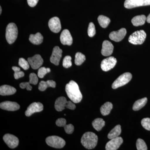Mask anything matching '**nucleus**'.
Returning <instances> with one entry per match:
<instances>
[{"label": "nucleus", "mask_w": 150, "mask_h": 150, "mask_svg": "<svg viewBox=\"0 0 150 150\" xmlns=\"http://www.w3.org/2000/svg\"><path fill=\"white\" fill-rule=\"evenodd\" d=\"M46 142L48 146L56 149H62L66 144L65 140L58 136H51L47 137Z\"/></svg>", "instance_id": "nucleus-6"}, {"label": "nucleus", "mask_w": 150, "mask_h": 150, "mask_svg": "<svg viewBox=\"0 0 150 150\" xmlns=\"http://www.w3.org/2000/svg\"><path fill=\"white\" fill-rule=\"evenodd\" d=\"M117 60L114 57L109 58L103 60L101 63V68L104 71H108L113 69L116 65Z\"/></svg>", "instance_id": "nucleus-9"}, {"label": "nucleus", "mask_w": 150, "mask_h": 150, "mask_svg": "<svg viewBox=\"0 0 150 150\" xmlns=\"http://www.w3.org/2000/svg\"><path fill=\"white\" fill-rule=\"evenodd\" d=\"M113 45L108 40H104L102 44L101 54L103 56H108L112 54L113 51Z\"/></svg>", "instance_id": "nucleus-19"}, {"label": "nucleus", "mask_w": 150, "mask_h": 150, "mask_svg": "<svg viewBox=\"0 0 150 150\" xmlns=\"http://www.w3.org/2000/svg\"><path fill=\"white\" fill-rule=\"evenodd\" d=\"M56 123L57 126L64 127L67 125V121L65 118H59L56 120Z\"/></svg>", "instance_id": "nucleus-39"}, {"label": "nucleus", "mask_w": 150, "mask_h": 150, "mask_svg": "<svg viewBox=\"0 0 150 150\" xmlns=\"http://www.w3.org/2000/svg\"><path fill=\"white\" fill-rule=\"evenodd\" d=\"M137 148L138 150H147L146 144L144 141L141 139H138L137 142Z\"/></svg>", "instance_id": "nucleus-31"}, {"label": "nucleus", "mask_w": 150, "mask_h": 150, "mask_svg": "<svg viewBox=\"0 0 150 150\" xmlns=\"http://www.w3.org/2000/svg\"><path fill=\"white\" fill-rule=\"evenodd\" d=\"M48 26L53 32L58 33L60 32L62 29V25L59 18L54 17L50 19L48 22Z\"/></svg>", "instance_id": "nucleus-14"}, {"label": "nucleus", "mask_w": 150, "mask_h": 150, "mask_svg": "<svg viewBox=\"0 0 150 150\" xmlns=\"http://www.w3.org/2000/svg\"><path fill=\"white\" fill-rule=\"evenodd\" d=\"M66 93L68 97L74 103L80 102L82 99V95L80 91L78 84L74 81H71L66 85Z\"/></svg>", "instance_id": "nucleus-1"}, {"label": "nucleus", "mask_w": 150, "mask_h": 150, "mask_svg": "<svg viewBox=\"0 0 150 150\" xmlns=\"http://www.w3.org/2000/svg\"><path fill=\"white\" fill-rule=\"evenodd\" d=\"M126 34V28H122L116 31L110 33L109 38L111 40L115 42H120L123 40Z\"/></svg>", "instance_id": "nucleus-16"}, {"label": "nucleus", "mask_w": 150, "mask_h": 150, "mask_svg": "<svg viewBox=\"0 0 150 150\" xmlns=\"http://www.w3.org/2000/svg\"><path fill=\"white\" fill-rule=\"evenodd\" d=\"M43 35L40 33H37L35 34H30L29 36L30 41L35 45H39L43 42Z\"/></svg>", "instance_id": "nucleus-22"}, {"label": "nucleus", "mask_w": 150, "mask_h": 150, "mask_svg": "<svg viewBox=\"0 0 150 150\" xmlns=\"http://www.w3.org/2000/svg\"><path fill=\"white\" fill-rule=\"evenodd\" d=\"M123 143V139L121 137L111 139L105 145V150H116L120 147Z\"/></svg>", "instance_id": "nucleus-12"}, {"label": "nucleus", "mask_w": 150, "mask_h": 150, "mask_svg": "<svg viewBox=\"0 0 150 150\" xmlns=\"http://www.w3.org/2000/svg\"><path fill=\"white\" fill-rule=\"evenodd\" d=\"M98 21L100 25L103 28H106L110 23V20L107 17L100 15L98 18Z\"/></svg>", "instance_id": "nucleus-28"}, {"label": "nucleus", "mask_w": 150, "mask_h": 150, "mask_svg": "<svg viewBox=\"0 0 150 150\" xmlns=\"http://www.w3.org/2000/svg\"><path fill=\"white\" fill-rule=\"evenodd\" d=\"M20 87L22 89L26 88L27 91H31L32 89V87L30 85L29 82L21 83L20 84Z\"/></svg>", "instance_id": "nucleus-40"}, {"label": "nucleus", "mask_w": 150, "mask_h": 150, "mask_svg": "<svg viewBox=\"0 0 150 150\" xmlns=\"http://www.w3.org/2000/svg\"><path fill=\"white\" fill-rule=\"evenodd\" d=\"M60 40L64 45L71 46L73 43V38L70 31L68 30L65 29L62 31L60 36Z\"/></svg>", "instance_id": "nucleus-17"}, {"label": "nucleus", "mask_w": 150, "mask_h": 150, "mask_svg": "<svg viewBox=\"0 0 150 150\" xmlns=\"http://www.w3.org/2000/svg\"><path fill=\"white\" fill-rule=\"evenodd\" d=\"M48 73L47 71V68L44 67H42L38 69V77L42 79L44 77V76Z\"/></svg>", "instance_id": "nucleus-37"}, {"label": "nucleus", "mask_w": 150, "mask_h": 150, "mask_svg": "<svg viewBox=\"0 0 150 150\" xmlns=\"http://www.w3.org/2000/svg\"><path fill=\"white\" fill-rule=\"evenodd\" d=\"M0 108L3 110L8 111H16L20 109L19 105L16 102L10 101H4L1 103Z\"/></svg>", "instance_id": "nucleus-18"}, {"label": "nucleus", "mask_w": 150, "mask_h": 150, "mask_svg": "<svg viewBox=\"0 0 150 150\" xmlns=\"http://www.w3.org/2000/svg\"><path fill=\"white\" fill-rule=\"evenodd\" d=\"M94 129L97 131H100L105 125V122L102 118H97L95 119L92 123Z\"/></svg>", "instance_id": "nucleus-26"}, {"label": "nucleus", "mask_w": 150, "mask_h": 150, "mask_svg": "<svg viewBox=\"0 0 150 150\" xmlns=\"http://www.w3.org/2000/svg\"><path fill=\"white\" fill-rule=\"evenodd\" d=\"M28 62L33 69H37L40 68L43 63V60L39 54H36L32 57L28 59Z\"/></svg>", "instance_id": "nucleus-13"}, {"label": "nucleus", "mask_w": 150, "mask_h": 150, "mask_svg": "<svg viewBox=\"0 0 150 150\" xmlns=\"http://www.w3.org/2000/svg\"><path fill=\"white\" fill-rule=\"evenodd\" d=\"M2 12V8L0 6V14H1Z\"/></svg>", "instance_id": "nucleus-44"}, {"label": "nucleus", "mask_w": 150, "mask_h": 150, "mask_svg": "<svg viewBox=\"0 0 150 150\" xmlns=\"http://www.w3.org/2000/svg\"><path fill=\"white\" fill-rule=\"evenodd\" d=\"M38 79L37 75L34 73H31L29 75V81L30 84L36 85L38 83Z\"/></svg>", "instance_id": "nucleus-36"}, {"label": "nucleus", "mask_w": 150, "mask_h": 150, "mask_svg": "<svg viewBox=\"0 0 150 150\" xmlns=\"http://www.w3.org/2000/svg\"><path fill=\"white\" fill-rule=\"evenodd\" d=\"M62 52L63 51L59 46H55L53 49L52 55L50 58L51 63L56 66L59 65V62L62 57Z\"/></svg>", "instance_id": "nucleus-15"}, {"label": "nucleus", "mask_w": 150, "mask_h": 150, "mask_svg": "<svg viewBox=\"0 0 150 150\" xmlns=\"http://www.w3.org/2000/svg\"><path fill=\"white\" fill-rule=\"evenodd\" d=\"M98 138L94 133L87 132L83 135L81 139V143L86 149H92L96 146Z\"/></svg>", "instance_id": "nucleus-2"}, {"label": "nucleus", "mask_w": 150, "mask_h": 150, "mask_svg": "<svg viewBox=\"0 0 150 150\" xmlns=\"http://www.w3.org/2000/svg\"><path fill=\"white\" fill-rule=\"evenodd\" d=\"M112 104L111 103L107 102L101 106L100 108V112L102 115H108L110 113L112 108Z\"/></svg>", "instance_id": "nucleus-27"}, {"label": "nucleus", "mask_w": 150, "mask_h": 150, "mask_svg": "<svg viewBox=\"0 0 150 150\" xmlns=\"http://www.w3.org/2000/svg\"><path fill=\"white\" fill-rule=\"evenodd\" d=\"M146 21L148 23H150V14L146 18Z\"/></svg>", "instance_id": "nucleus-42"}, {"label": "nucleus", "mask_w": 150, "mask_h": 150, "mask_svg": "<svg viewBox=\"0 0 150 150\" xmlns=\"http://www.w3.org/2000/svg\"><path fill=\"white\" fill-rule=\"evenodd\" d=\"M67 108L71 110H74L76 106L72 101H67L64 97H60L56 100L55 103V108L58 111H62Z\"/></svg>", "instance_id": "nucleus-3"}, {"label": "nucleus", "mask_w": 150, "mask_h": 150, "mask_svg": "<svg viewBox=\"0 0 150 150\" xmlns=\"http://www.w3.org/2000/svg\"><path fill=\"white\" fill-rule=\"evenodd\" d=\"M124 7L126 8L131 9L137 7L150 5V0H126Z\"/></svg>", "instance_id": "nucleus-8"}, {"label": "nucleus", "mask_w": 150, "mask_h": 150, "mask_svg": "<svg viewBox=\"0 0 150 150\" xmlns=\"http://www.w3.org/2000/svg\"><path fill=\"white\" fill-rule=\"evenodd\" d=\"M142 126L146 130L150 131V118H143L141 122Z\"/></svg>", "instance_id": "nucleus-35"}, {"label": "nucleus", "mask_w": 150, "mask_h": 150, "mask_svg": "<svg viewBox=\"0 0 150 150\" xmlns=\"http://www.w3.org/2000/svg\"><path fill=\"white\" fill-rule=\"evenodd\" d=\"M96 29L94 25L92 22L90 23L89 24L88 29V36L90 37H93L96 34Z\"/></svg>", "instance_id": "nucleus-34"}, {"label": "nucleus", "mask_w": 150, "mask_h": 150, "mask_svg": "<svg viewBox=\"0 0 150 150\" xmlns=\"http://www.w3.org/2000/svg\"><path fill=\"white\" fill-rule=\"evenodd\" d=\"M3 140L11 149L16 148L19 144L18 138L12 134H5L3 137Z\"/></svg>", "instance_id": "nucleus-11"}, {"label": "nucleus", "mask_w": 150, "mask_h": 150, "mask_svg": "<svg viewBox=\"0 0 150 150\" xmlns=\"http://www.w3.org/2000/svg\"><path fill=\"white\" fill-rule=\"evenodd\" d=\"M43 105L40 102H34L28 107L25 111V115L29 117L35 112H40L43 110Z\"/></svg>", "instance_id": "nucleus-10"}, {"label": "nucleus", "mask_w": 150, "mask_h": 150, "mask_svg": "<svg viewBox=\"0 0 150 150\" xmlns=\"http://www.w3.org/2000/svg\"><path fill=\"white\" fill-rule=\"evenodd\" d=\"M47 71L48 73H50L51 71V69L49 68H47Z\"/></svg>", "instance_id": "nucleus-43"}, {"label": "nucleus", "mask_w": 150, "mask_h": 150, "mask_svg": "<svg viewBox=\"0 0 150 150\" xmlns=\"http://www.w3.org/2000/svg\"><path fill=\"white\" fill-rule=\"evenodd\" d=\"M18 34V30L14 23H9L6 28V37L8 43L12 44L16 40Z\"/></svg>", "instance_id": "nucleus-4"}, {"label": "nucleus", "mask_w": 150, "mask_h": 150, "mask_svg": "<svg viewBox=\"0 0 150 150\" xmlns=\"http://www.w3.org/2000/svg\"><path fill=\"white\" fill-rule=\"evenodd\" d=\"M85 60L86 56L80 52H78L75 55V64L77 66H80Z\"/></svg>", "instance_id": "nucleus-29"}, {"label": "nucleus", "mask_w": 150, "mask_h": 150, "mask_svg": "<svg viewBox=\"0 0 150 150\" xmlns=\"http://www.w3.org/2000/svg\"><path fill=\"white\" fill-rule=\"evenodd\" d=\"M146 20V16L144 15H142L134 17L131 20V22L134 26H138L144 24Z\"/></svg>", "instance_id": "nucleus-23"}, {"label": "nucleus", "mask_w": 150, "mask_h": 150, "mask_svg": "<svg viewBox=\"0 0 150 150\" xmlns=\"http://www.w3.org/2000/svg\"><path fill=\"white\" fill-rule=\"evenodd\" d=\"M72 65L71 62V57L69 56H67L64 58L63 62V67L65 68H69Z\"/></svg>", "instance_id": "nucleus-33"}, {"label": "nucleus", "mask_w": 150, "mask_h": 150, "mask_svg": "<svg viewBox=\"0 0 150 150\" xmlns=\"http://www.w3.org/2000/svg\"><path fill=\"white\" fill-rule=\"evenodd\" d=\"M18 64L20 67L25 70L28 69L30 68V64L28 62L23 58H21L19 60Z\"/></svg>", "instance_id": "nucleus-32"}, {"label": "nucleus", "mask_w": 150, "mask_h": 150, "mask_svg": "<svg viewBox=\"0 0 150 150\" xmlns=\"http://www.w3.org/2000/svg\"><path fill=\"white\" fill-rule=\"evenodd\" d=\"M121 133V126L120 125H117L109 132V134L108 135V138L110 139H114V138L119 137Z\"/></svg>", "instance_id": "nucleus-24"}, {"label": "nucleus", "mask_w": 150, "mask_h": 150, "mask_svg": "<svg viewBox=\"0 0 150 150\" xmlns=\"http://www.w3.org/2000/svg\"><path fill=\"white\" fill-rule=\"evenodd\" d=\"M56 87V82L53 80H48L46 81H41L38 86V89L41 91L46 90L48 87H52L55 88Z\"/></svg>", "instance_id": "nucleus-21"}, {"label": "nucleus", "mask_w": 150, "mask_h": 150, "mask_svg": "<svg viewBox=\"0 0 150 150\" xmlns=\"http://www.w3.org/2000/svg\"><path fill=\"white\" fill-rule=\"evenodd\" d=\"M147 98H144L138 100L134 103L133 106V110L135 111H137L140 110L141 108L144 107L147 102Z\"/></svg>", "instance_id": "nucleus-25"}, {"label": "nucleus", "mask_w": 150, "mask_h": 150, "mask_svg": "<svg viewBox=\"0 0 150 150\" xmlns=\"http://www.w3.org/2000/svg\"><path fill=\"white\" fill-rule=\"evenodd\" d=\"M39 0H27L28 4L30 6L33 7L37 5Z\"/></svg>", "instance_id": "nucleus-41"}, {"label": "nucleus", "mask_w": 150, "mask_h": 150, "mask_svg": "<svg viewBox=\"0 0 150 150\" xmlns=\"http://www.w3.org/2000/svg\"><path fill=\"white\" fill-rule=\"evenodd\" d=\"M146 37V34L144 30H137L130 35L129 41L134 45H141L144 42Z\"/></svg>", "instance_id": "nucleus-5"}, {"label": "nucleus", "mask_w": 150, "mask_h": 150, "mask_svg": "<svg viewBox=\"0 0 150 150\" xmlns=\"http://www.w3.org/2000/svg\"><path fill=\"white\" fill-rule=\"evenodd\" d=\"M65 132L67 134H72L74 131V126L72 124H68L66 125L64 127Z\"/></svg>", "instance_id": "nucleus-38"}, {"label": "nucleus", "mask_w": 150, "mask_h": 150, "mask_svg": "<svg viewBox=\"0 0 150 150\" xmlns=\"http://www.w3.org/2000/svg\"><path fill=\"white\" fill-rule=\"evenodd\" d=\"M12 69L14 71V76L16 79H18L19 78L23 77L24 76V73L23 72L21 71L20 69L18 67H12Z\"/></svg>", "instance_id": "nucleus-30"}, {"label": "nucleus", "mask_w": 150, "mask_h": 150, "mask_svg": "<svg viewBox=\"0 0 150 150\" xmlns=\"http://www.w3.org/2000/svg\"><path fill=\"white\" fill-rule=\"evenodd\" d=\"M16 92V89L10 86L4 85L0 87V95L1 96L12 95Z\"/></svg>", "instance_id": "nucleus-20"}, {"label": "nucleus", "mask_w": 150, "mask_h": 150, "mask_svg": "<svg viewBox=\"0 0 150 150\" xmlns=\"http://www.w3.org/2000/svg\"><path fill=\"white\" fill-rule=\"evenodd\" d=\"M132 78V75L131 73L129 72L124 73L114 81L112 85V88L115 89L125 85L131 80Z\"/></svg>", "instance_id": "nucleus-7"}]
</instances>
